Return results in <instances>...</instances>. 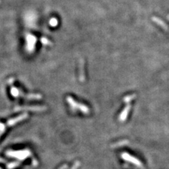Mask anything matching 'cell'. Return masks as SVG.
Wrapping results in <instances>:
<instances>
[{
    "instance_id": "7c38bea8",
    "label": "cell",
    "mask_w": 169,
    "mask_h": 169,
    "mask_svg": "<svg viewBox=\"0 0 169 169\" xmlns=\"http://www.w3.org/2000/svg\"><path fill=\"white\" fill-rule=\"evenodd\" d=\"M168 19L169 20V16H168Z\"/></svg>"
},
{
    "instance_id": "3957f363",
    "label": "cell",
    "mask_w": 169,
    "mask_h": 169,
    "mask_svg": "<svg viewBox=\"0 0 169 169\" xmlns=\"http://www.w3.org/2000/svg\"><path fill=\"white\" fill-rule=\"evenodd\" d=\"M121 157L123 158V159H124V160L132 163V164H135V165L139 167L142 166V164L139 162V160H137V159L134 158L133 156H132L131 155L127 154V153H123V154H122Z\"/></svg>"
},
{
    "instance_id": "7a4b0ae2",
    "label": "cell",
    "mask_w": 169,
    "mask_h": 169,
    "mask_svg": "<svg viewBox=\"0 0 169 169\" xmlns=\"http://www.w3.org/2000/svg\"><path fill=\"white\" fill-rule=\"evenodd\" d=\"M67 101L69 103V104L72 106L73 108L75 109H78L84 113V114H87L89 112V109L86 106L83 105V104H79V103L76 102L74 99H73L70 97H67Z\"/></svg>"
},
{
    "instance_id": "30bf717a",
    "label": "cell",
    "mask_w": 169,
    "mask_h": 169,
    "mask_svg": "<svg viewBox=\"0 0 169 169\" xmlns=\"http://www.w3.org/2000/svg\"><path fill=\"white\" fill-rule=\"evenodd\" d=\"M79 166H80V162H76V164H75V165L72 167L71 169H77Z\"/></svg>"
},
{
    "instance_id": "9c48e42d",
    "label": "cell",
    "mask_w": 169,
    "mask_h": 169,
    "mask_svg": "<svg viewBox=\"0 0 169 169\" xmlns=\"http://www.w3.org/2000/svg\"><path fill=\"white\" fill-rule=\"evenodd\" d=\"M127 143H128V142H127V141H121V142H119V143H118H118L115 144V145H114V146H115V147H117V146L120 147V145H125Z\"/></svg>"
},
{
    "instance_id": "277c9868",
    "label": "cell",
    "mask_w": 169,
    "mask_h": 169,
    "mask_svg": "<svg viewBox=\"0 0 169 169\" xmlns=\"http://www.w3.org/2000/svg\"><path fill=\"white\" fill-rule=\"evenodd\" d=\"M130 110V106L128 105L126 106V108H125L124 110L122 112L121 114H120V116H119V120L120 121H124L126 120L127 116L128 115V113H129Z\"/></svg>"
},
{
    "instance_id": "52a82bcc",
    "label": "cell",
    "mask_w": 169,
    "mask_h": 169,
    "mask_svg": "<svg viewBox=\"0 0 169 169\" xmlns=\"http://www.w3.org/2000/svg\"><path fill=\"white\" fill-rule=\"evenodd\" d=\"M20 165L19 162H13V163H10L9 164L7 165V168L8 169H14L16 167Z\"/></svg>"
},
{
    "instance_id": "ba28073f",
    "label": "cell",
    "mask_w": 169,
    "mask_h": 169,
    "mask_svg": "<svg viewBox=\"0 0 169 169\" xmlns=\"http://www.w3.org/2000/svg\"><path fill=\"white\" fill-rule=\"evenodd\" d=\"M135 98V95H128V96H127L125 97L124 99H123V100H124L126 102H129V101H130L131 100Z\"/></svg>"
},
{
    "instance_id": "8992f818",
    "label": "cell",
    "mask_w": 169,
    "mask_h": 169,
    "mask_svg": "<svg viewBox=\"0 0 169 169\" xmlns=\"http://www.w3.org/2000/svg\"><path fill=\"white\" fill-rule=\"evenodd\" d=\"M154 21H156V23H158V24H159V26H161V27L163 28H164L165 30H167V28H168V27H167V26L162 21H161L160 19H159V18H154Z\"/></svg>"
},
{
    "instance_id": "4fadbf2b",
    "label": "cell",
    "mask_w": 169,
    "mask_h": 169,
    "mask_svg": "<svg viewBox=\"0 0 169 169\" xmlns=\"http://www.w3.org/2000/svg\"><path fill=\"white\" fill-rule=\"evenodd\" d=\"M0 169H1V168H0Z\"/></svg>"
},
{
    "instance_id": "6da1fadb",
    "label": "cell",
    "mask_w": 169,
    "mask_h": 169,
    "mask_svg": "<svg viewBox=\"0 0 169 169\" xmlns=\"http://www.w3.org/2000/svg\"><path fill=\"white\" fill-rule=\"evenodd\" d=\"M7 154L9 156L16 158V159H20V160H24L28 156H30L31 153L29 150L26 149L23 151H8Z\"/></svg>"
},
{
    "instance_id": "8fae6325",
    "label": "cell",
    "mask_w": 169,
    "mask_h": 169,
    "mask_svg": "<svg viewBox=\"0 0 169 169\" xmlns=\"http://www.w3.org/2000/svg\"><path fill=\"white\" fill-rule=\"evenodd\" d=\"M66 168H67V165H64L62 167H61L59 169H66Z\"/></svg>"
},
{
    "instance_id": "5b68a950",
    "label": "cell",
    "mask_w": 169,
    "mask_h": 169,
    "mask_svg": "<svg viewBox=\"0 0 169 169\" xmlns=\"http://www.w3.org/2000/svg\"><path fill=\"white\" fill-rule=\"evenodd\" d=\"M11 93L12 94V95L14 97H17L21 95V92L18 90L16 87H12L11 90Z\"/></svg>"
}]
</instances>
